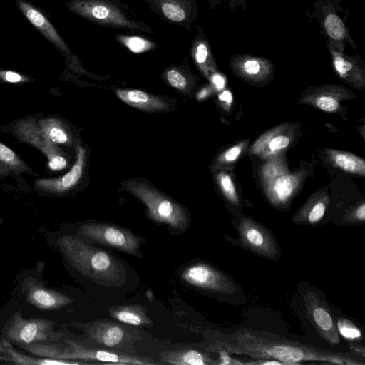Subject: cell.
Here are the masks:
<instances>
[{
	"label": "cell",
	"mask_w": 365,
	"mask_h": 365,
	"mask_svg": "<svg viewBox=\"0 0 365 365\" xmlns=\"http://www.w3.org/2000/svg\"><path fill=\"white\" fill-rule=\"evenodd\" d=\"M211 352L225 351L257 359H275L284 364L319 361L340 365H364L359 356L323 349L291 340L276 334L243 328L230 334L219 333L210 336Z\"/></svg>",
	"instance_id": "cell-1"
},
{
	"label": "cell",
	"mask_w": 365,
	"mask_h": 365,
	"mask_svg": "<svg viewBox=\"0 0 365 365\" xmlns=\"http://www.w3.org/2000/svg\"><path fill=\"white\" fill-rule=\"evenodd\" d=\"M61 252L81 274L106 287L125 283L126 272L120 261L78 236L63 235L58 240Z\"/></svg>",
	"instance_id": "cell-2"
},
{
	"label": "cell",
	"mask_w": 365,
	"mask_h": 365,
	"mask_svg": "<svg viewBox=\"0 0 365 365\" xmlns=\"http://www.w3.org/2000/svg\"><path fill=\"white\" fill-rule=\"evenodd\" d=\"M66 8L96 25L151 34L153 28L139 19L129 5L120 0H68Z\"/></svg>",
	"instance_id": "cell-3"
},
{
	"label": "cell",
	"mask_w": 365,
	"mask_h": 365,
	"mask_svg": "<svg viewBox=\"0 0 365 365\" xmlns=\"http://www.w3.org/2000/svg\"><path fill=\"white\" fill-rule=\"evenodd\" d=\"M66 346L61 349L51 344H32L21 346L31 353L42 357L61 360L98 361L118 364L153 365L152 359L133 355L123 351L86 346L74 340H65Z\"/></svg>",
	"instance_id": "cell-4"
},
{
	"label": "cell",
	"mask_w": 365,
	"mask_h": 365,
	"mask_svg": "<svg viewBox=\"0 0 365 365\" xmlns=\"http://www.w3.org/2000/svg\"><path fill=\"white\" fill-rule=\"evenodd\" d=\"M125 190L145 205L147 215L153 221L178 230H185L188 227L185 209L148 182L130 179L125 184Z\"/></svg>",
	"instance_id": "cell-5"
},
{
	"label": "cell",
	"mask_w": 365,
	"mask_h": 365,
	"mask_svg": "<svg viewBox=\"0 0 365 365\" xmlns=\"http://www.w3.org/2000/svg\"><path fill=\"white\" fill-rule=\"evenodd\" d=\"M75 326L83 330L91 346L107 349L132 354L142 340L137 329L110 320L76 322Z\"/></svg>",
	"instance_id": "cell-6"
},
{
	"label": "cell",
	"mask_w": 365,
	"mask_h": 365,
	"mask_svg": "<svg viewBox=\"0 0 365 365\" xmlns=\"http://www.w3.org/2000/svg\"><path fill=\"white\" fill-rule=\"evenodd\" d=\"M77 235L88 242L113 247L138 257H143L140 247L144 242V238L125 227L89 221L79 226Z\"/></svg>",
	"instance_id": "cell-7"
},
{
	"label": "cell",
	"mask_w": 365,
	"mask_h": 365,
	"mask_svg": "<svg viewBox=\"0 0 365 365\" xmlns=\"http://www.w3.org/2000/svg\"><path fill=\"white\" fill-rule=\"evenodd\" d=\"M56 324L47 319H25L14 312L6 330L8 340L20 346L51 344L60 340L63 334L55 330Z\"/></svg>",
	"instance_id": "cell-8"
},
{
	"label": "cell",
	"mask_w": 365,
	"mask_h": 365,
	"mask_svg": "<svg viewBox=\"0 0 365 365\" xmlns=\"http://www.w3.org/2000/svg\"><path fill=\"white\" fill-rule=\"evenodd\" d=\"M21 14L66 59L68 64L77 71L84 72L78 57L58 32L46 11L29 0H16Z\"/></svg>",
	"instance_id": "cell-9"
},
{
	"label": "cell",
	"mask_w": 365,
	"mask_h": 365,
	"mask_svg": "<svg viewBox=\"0 0 365 365\" xmlns=\"http://www.w3.org/2000/svg\"><path fill=\"white\" fill-rule=\"evenodd\" d=\"M237 233L242 245L252 253L270 260L281 257V249L273 233L262 225L242 218Z\"/></svg>",
	"instance_id": "cell-10"
},
{
	"label": "cell",
	"mask_w": 365,
	"mask_h": 365,
	"mask_svg": "<svg viewBox=\"0 0 365 365\" xmlns=\"http://www.w3.org/2000/svg\"><path fill=\"white\" fill-rule=\"evenodd\" d=\"M314 16L319 21L327 43L341 52H344L346 43L356 48L349 27L338 15L336 6H334L331 0L317 1L314 6Z\"/></svg>",
	"instance_id": "cell-11"
},
{
	"label": "cell",
	"mask_w": 365,
	"mask_h": 365,
	"mask_svg": "<svg viewBox=\"0 0 365 365\" xmlns=\"http://www.w3.org/2000/svg\"><path fill=\"white\" fill-rule=\"evenodd\" d=\"M181 277L193 287L220 294H233L237 290L235 282L228 275L205 262L186 267L181 272Z\"/></svg>",
	"instance_id": "cell-12"
},
{
	"label": "cell",
	"mask_w": 365,
	"mask_h": 365,
	"mask_svg": "<svg viewBox=\"0 0 365 365\" xmlns=\"http://www.w3.org/2000/svg\"><path fill=\"white\" fill-rule=\"evenodd\" d=\"M303 298L307 317L318 334L329 344H338L340 338L336 322L325 300L312 290L306 291Z\"/></svg>",
	"instance_id": "cell-13"
},
{
	"label": "cell",
	"mask_w": 365,
	"mask_h": 365,
	"mask_svg": "<svg viewBox=\"0 0 365 365\" xmlns=\"http://www.w3.org/2000/svg\"><path fill=\"white\" fill-rule=\"evenodd\" d=\"M150 10L167 23L192 33L198 18L197 0H144Z\"/></svg>",
	"instance_id": "cell-14"
},
{
	"label": "cell",
	"mask_w": 365,
	"mask_h": 365,
	"mask_svg": "<svg viewBox=\"0 0 365 365\" xmlns=\"http://www.w3.org/2000/svg\"><path fill=\"white\" fill-rule=\"evenodd\" d=\"M25 290L29 303L40 309H58L73 302L70 297L32 281L26 284Z\"/></svg>",
	"instance_id": "cell-15"
},
{
	"label": "cell",
	"mask_w": 365,
	"mask_h": 365,
	"mask_svg": "<svg viewBox=\"0 0 365 365\" xmlns=\"http://www.w3.org/2000/svg\"><path fill=\"white\" fill-rule=\"evenodd\" d=\"M195 29L197 33L191 43L190 56L201 73L210 78L216 72L217 66L204 29L198 25H195Z\"/></svg>",
	"instance_id": "cell-16"
},
{
	"label": "cell",
	"mask_w": 365,
	"mask_h": 365,
	"mask_svg": "<svg viewBox=\"0 0 365 365\" xmlns=\"http://www.w3.org/2000/svg\"><path fill=\"white\" fill-rule=\"evenodd\" d=\"M118 97L126 104L144 112H161L169 110L170 103L162 97L138 89L118 88Z\"/></svg>",
	"instance_id": "cell-17"
},
{
	"label": "cell",
	"mask_w": 365,
	"mask_h": 365,
	"mask_svg": "<svg viewBox=\"0 0 365 365\" xmlns=\"http://www.w3.org/2000/svg\"><path fill=\"white\" fill-rule=\"evenodd\" d=\"M76 157L75 164L63 176L56 179L38 180L36 185L43 190L58 193L73 188L81 180L84 170L86 152L80 145L78 146Z\"/></svg>",
	"instance_id": "cell-18"
},
{
	"label": "cell",
	"mask_w": 365,
	"mask_h": 365,
	"mask_svg": "<svg viewBox=\"0 0 365 365\" xmlns=\"http://www.w3.org/2000/svg\"><path fill=\"white\" fill-rule=\"evenodd\" d=\"M230 63L237 73L248 78H264L272 71V63L269 59L248 54L232 56Z\"/></svg>",
	"instance_id": "cell-19"
},
{
	"label": "cell",
	"mask_w": 365,
	"mask_h": 365,
	"mask_svg": "<svg viewBox=\"0 0 365 365\" xmlns=\"http://www.w3.org/2000/svg\"><path fill=\"white\" fill-rule=\"evenodd\" d=\"M327 45L331 56L334 68L341 78L354 82L363 79V60L360 56L346 55L345 52L337 51L331 44L327 43Z\"/></svg>",
	"instance_id": "cell-20"
},
{
	"label": "cell",
	"mask_w": 365,
	"mask_h": 365,
	"mask_svg": "<svg viewBox=\"0 0 365 365\" xmlns=\"http://www.w3.org/2000/svg\"><path fill=\"white\" fill-rule=\"evenodd\" d=\"M160 364L175 365L218 364L210 356L192 349H178L163 351L159 355Z\"/></svg>",
	"instance_id": "cell-21"
},
{
	"label": "cell",
	"mask_w": 365,
	"mask_h": 365,
	"mask_svg": "<svg viewBox=\"0 0 365 365\" xmlns=\"http://www.w3.org/2000/svg\"><path fill=\"white\" fill-rule=\"evenodd\" d=\"M108 312L112 318L125 324L133 327L153 325L147 309L140 304L114 305L110 307Z\"/></svg>",
	"instance_id": "cell-22"
},
{
	"label": "cell",
	"mask_w": 365,
	"mask_h": 365,
	"mask_svg": "<svg viewBox=\"0 0 365 365\" xmlns=\"http://www.w3.org/2000/svg\"><path fill=\"white\" fill-rule=\"evenodd\" d=\"M162 76L173 88L184 92L188 91L195 81V76L190 70L187 56L181 65L172 64L166 68Z\"/></svg>",
	"instance_id": "cell-23"
},
{
	"label": "cell",
	"mask_w": 365,
	"mask_h": 365,
	"mask_svg": "<svg viewBox=\"0 0 365 365\" xmlns=\"http://www.w3.org/2000/svg\"><path fill=\"white\" fill-rule=\"evenodd\" d=\"M0 359L19 364L62 365L78 364V362L48 357L37 359L28 356L14 350L7 341L2 342V347L0 350Z\"/></svg>",
	"instance_id": "cell-24"
},
{
	"label": "cell",
	"mask_w": 365,
	"mask_h": 365,
	"mask_svg": "<svg viewBox=\"0 0 365 365\" xmlns=\"http://www.w3.org/2000/svg\"><path fill=\"white\" fill-rule=\"evenodd\" d=\"M118 34L115 41L135 53H142L159 48V45L137 32Z\"/></svg>",
	"instance_id": "cell-25"
},
{
	"label": "cell",
	"mask_w": 365,
	"mask_h": 365,
	"mask_svg": "<svg viewBox=\"0 0 365 365\" xmlns=\"http://www.w3.org/2000/svg\"><path fill=\"white\" fill-rule=\"evenodd\" d=\"M326 205L322 201L314 203L310 207L305 208L295 216L292 221L294 223L315 224L320 221L324 215Z\"/></svg>",
	"instance_id": "cell-26"
},
{
	"label": "cell",
	"mask_w": 365,
	"mask_h": 365,
	"mask_svg": "<svg viewBox=\"0 0 365 365\" xmlns=\"http://www.w3.org/2000/svg\"><path fill=\"white\" fill-rule=\"evenodd\" d=\"M336 164L342 169L349 172L364 171L363 160L346 153H339L334 157Z\"/></svg>",
	"instance_id": "cell-27"
},
{
	"label": "cell",
	"mask_w": 365,
	"mask_h": 365,
	"mask_svg": "<svg viewBox=\"0 0 365 365\" xmlns=\"http://www.w3.org/2000/svg\"><path fill=\"white\" fill-rule=\"evenodd\" d=\"M46 133L49 140L55 143L68 144L71 141L70 133L59 123H49Z\"/></svg>",
	"instance_id": "cell-28"
},
{
	"label": "cell",
	"mask_w": 365,
	"mask_h": 365,
	"mask_svg": "<svg viewBox=\"0 0 365 365\" xmlns=\"http://www.w3.org/2000/svg\"><path fill=\"white\" fill-rule=\"evenodd\" d=\"M336 327L339 334L346 339L354 341L362 338L361 330L349 319L344 318L339 319Z\"/></svg>",
	"instance_id": "cell-29"
},
{
	"label": "cell",
	"mask_w": 365,
	"mask_h": 365,
	"mask_svg": "<svg viewBox=\"0 0 365 365\" xmlns=\"http://www.w3.org/2000/svg\"><path fill=\"white\" fill-rule=\"evenodd\" d=\"M274 190L277 197L284 201L291 195L293 190V180L290 176H281L277 179L274 185Z\"/></svg>",
	"instance_id": "cell-30"
},
{
	"label": "cell",
	"mask_w": 365,
	"mask_h": 365,
	"mask_svg": "<svg viewBox=\"0 0 365 365\" xmlns=\"http://www.w3.org/2000/svg\"><path fill=\"white\" fill-rule=\"evenodd\" d=\"M219 182L226 197L232 202H237L234 184L228 175L222 173L219 175Z\"/></svg>",
	"instance_id": "cell-31"
},
{
	"label": "cell",
	"mask_w": 365,
	"mask_h": 365,
	"mask_svg": "<svg viewBox=\"0 0 365 365\" xmlns=\"http://www.w3.org/2000/svg\"><path fill=\"white\" fill-rule=\"evenodd\" d=\"M316 104L321 110L333 112L337 109L339 103L336 99L330 96H321L317 101Z\"/></svg>",
	"instance_id": "cell-32"
},
{
	"label": "cell",
	"mask_w": 365,
	"mask_h": 365,
	"mask_svg": "<svg viewBox=\"0 0 365 365\" xmlns=\"http://www.w3.org/2000/svg\"><path fill=\"white\" fill-rule=\"evenodd\" d=\"M0 160L9 165H16L18 163L15 153L8 147L0 143Z\"/></svg>",
	"instance_id": "cell-33"
},
{
	"label": "cell",
	"mask_w": 365,
	"mask_h": 365,
	"mask_svg": "<svg viewBox=\"0 0 365 365\" xmlns=\"http://www.w3.org/2000/svg\"><path fill=\"white\" fill-rule=\"evenodd\" d=\"M0 78L9 83H19L26 81L27 78L13 71H4L0 69Z\"/></svg>",
	"instance_id": "cell-34"
},
{
	"label": "cell",
	"mask_w": 365,
	"mask_h": 365,
	"mask_svg": "<svg viewBox=\"0 0 365 365\" xmlns=\"http://www.w3.org/2000/svg\"><path fill=\"white\" fill-rule=\"evenodd\" d=\"M289 143V138L287 136L279 135L273 138L269 143V148L272 151L281 150Z\"/></svg>",
	"instance_id": "cell-35"
},
{
	"label": "cell",
	"mask_w": 365,
	"mask_h": 365,
	"mask_svg": "<svg viewBox=\"0 0 365 365\" xmlns=\"http://www.w3.org/2000/svg\"><path fill=\"white\" fill-rule=\"evenodd\" d=\"M48 166L52 170H62L67 166V160L66 158L62 155H53L48 162Z\"/></svg>",
	"instance_id": "cell-36"
},
{
	"label": "cell",
	"mask_w": 365,
	"mask_h": 365,
	"mask_svg": "<svg viewBox=\"0 0 365 365\" xmlns=\"http://www.w3.org/2000/svg\"><path fill=\"white\" fill-rule=\"evenodd\" d=\"M242 148L237 145L230 148L224 155V158L228 162L234 161L240 154Z\"/></svg>",
	"instance_id": "cell-37"
},
{
	"label": "cell",
	"mask_w": 365,
	"mask_h": 365,
	"mask_svg": "<svg viewBox=\"0 0 365 365\" xmlns=\"http://www.w3.org/2000/svg\"><path fill=\"white\" fill-rule=\"evenodd\" d=\"M210 78L217 89L220 90L224 88L225 81L224 77L221 76L220 73L215 72L211 75Z\"/></svg>",
	"instance_id": "cell-38"
},
{
	"label": "cell",
	"mask_w": 365,
	"mask_h": 365,
	"mask_svg": "<svg viewBox=\"0 0 365 365\" xmlns=\"http://www.w3.org/2000/svg\"><path fill=\"white\" fill-rule=\"evenodd\" d=\"M228 6L231 11H235L238 7L246 9L245 0H228Z\"/></svg>",
	"instance_id": "cell-39"
},
{
	"label": "cell",
	"mask_w": 365,
	"mask_h": 365,
	"mask_svg": "<svg viewBox=\"0 0 365 365\" xmlns=\"http://www.w3.org/2000/svg\"><path fill=\"white\" fill-rule=\"evenodd\" d=\"M356 219L358 221H364L365 220V204L362 203L359 205L355 212Z\"/></svg>",
	"instance_id": "cell-40"
},
{
	"label": "cell",
	"mask_w": 365,
	"mask_h": 365,
	"mask_svg": "<svg viewBox=\"0 0 365 365\" xmlns=\"http://www.w3.org/2000/svg\"><path fill=\"white\" fill-rule=\"evenodd\" d=\"M219 98L220 101L227 103H230L232 102V93L227 90H225L222 93H220L219 95Z\"/></svg>",
	"instance_id": "cell-41"
},
{
	"label": "cell",
	"mask_w": 365,
	"mask_h": 365,
	"mask_svg": "<svg viewBox=\"0 0 365 365\" xmlns=\"http://www.w3.org/2000/svg\"><path fill=\"white\" fill-rule=\"evenodd\" d=\"M209 6L211 9H215L217 6L221 5L222 0H207Z\"/></svg>",
	"instance_id": "cell-42"
},
{
	"label": "cell",
	"mask_w": 365,
	"mask_h": 365,
	"mask_svg": "<svg viewBox=\"0 0 365 365\" xmlns=\"http://www.w3.org/2000/svg\"><path fill=\"white\" fill-rule=\"evenodd\" d=\"M207 89H202L200 91V92L198 94V98L199 99H202V98H204L206 96H207Z\"/></svg>",
	"instance_id": "cell-43"
},
{
	"label": "cell",
	"mask_w": 365,
	"mask_h": 365,
	"mask_svg": "<svg viewBox=\"0 0 365 365\" xmlns=\"http://www.w3.org/2000/svg\"><path fill=\"white\" fill-rule=\"evenodd\" d=\"M1 347H2V343L0 342V350H1Z\"/></svg>",
	"instance_id": "cell-44"
}]
</instances>
